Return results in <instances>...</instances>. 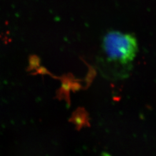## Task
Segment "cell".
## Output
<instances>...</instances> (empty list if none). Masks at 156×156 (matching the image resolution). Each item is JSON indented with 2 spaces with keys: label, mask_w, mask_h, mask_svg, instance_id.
<instances>
[{
  "label": "cell",
  "mask_w": 156,
  "mask_h": 156,
  "mask_svg": "<svg viewBox=\"0 0 156 156\" xmlns=\"http://www.w3.org/2000/svg\"><path fill=\"white\" fill-rule=\"evenodd\" d=\"M102 49L109 61L125 65L134 60L138 46L131 34L111 31L104 37Z\"/></svg>",
  "instance_id": "obj_1"
},
{
  "label": "cell",
  "mask_w": 156,
  "mask_h": 156,
  "mask_svg": "<svg viewBox=\"0 0 156 156\" xmlns=\"http://www.w3.org/2000/svg\"><path fill=\"white\" fill-rule=\"evenodd\" d=\"M30 70L37 68L39 66V58L36 56H32L30 58Z\"/></svg>",
  "instance_id": "obj_2"
},
{
  "label": "cell",
  "mask_w": 156,
  "mask_h": 156,
  "mask_svg": "<svg viewBox=\"0 0 156 156\" xmlns=\"http://www.w3.org/2000/svg\"><path fill=\"white\" fill-rule=\"evenodd\" d=\"M39 73H42V74H44V73H47V70L45 69V68H41V69H39Z\"/></svg>",
  "instance_id": "obj_3"
}]
</instances>
